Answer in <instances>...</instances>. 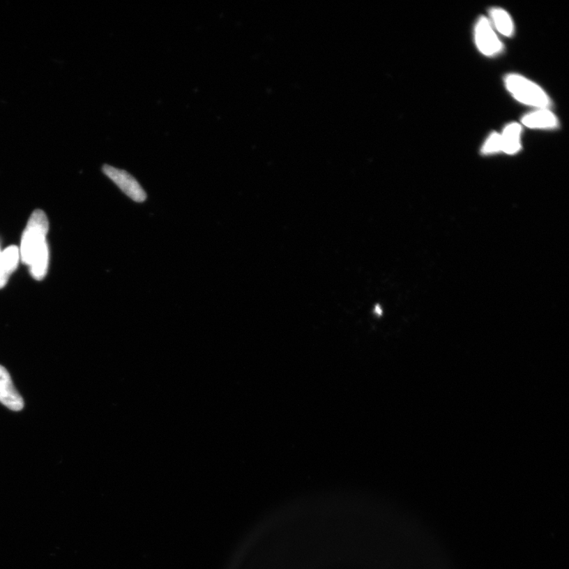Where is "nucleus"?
Returning <instances> with one entry per match:
<instances>
[{
  "instance_id": "f257e3e1",
  "label": "nucleus",
  "mask_w": 569,
  "mask_h": 569,
  "mask_svg": "<svg viewBox=\"0 0 569 569\" xmlns=\"http://www.w3.org/2000/svg\"><path fill=\"white\" fill-rule=\"evenodd\" d=\"M50 224L45 213L36 210L29 218L22 236L20 259L26 265L36 280H43L50 264V251L47 235Z\"/></svg>"
},
{
  "instance_id": "f03ea898",
  "label": "nucleus",
  "mask_w": 569,
  "mask_h": 569,
  "mask_svg": "<svg viewBox=\"0 0 569 569\" xmlns=\"http://www.w3.org/2000/svg\"><path fill=\"white\" fill-rule=\"evenodd\" d=\"M508 91L522 104L538 109H549L552 104L548 94L536 83L518 74L505 77Z\"/></svg>"
},
{
  "instance_id": "7ed1b4c3",
  "label": "nucleus",
  "mask_w": 569,
  "mask_h": 569,
  "mask_svg": "<svg viewBox=\"0 0 569 569\" xmlns=\"http://www.w3.org/2000/svg\"><path fill=\"white\" fill-rule=\"evenodd\" d=\"M103 171L104 174L109 177L130 199L136 203H142L146 199L147 195L144 189L128 172L117 169L109 165H105Z\"/></svg>"
},
{
  "instance_id": "20e7f679",
  "label": "nucleus",
  "mask_w": 569,
  "mask_h": 569,
  "mask_svg": "<svg viewBox=\"0 0 569 569\" xmlns=\"http://www.w3.org/2000/svg\"><path fill=\"white\" fill-rule=\"evenodd\" d=\"M474 40L480 52L485 56L499 55L503 45L492 26L490 20L484 16L478 20L474 27Z\"/></svg>"
},
{
  "instance_id": "39448f33",
  "label": "nucleus",
  "mask_w": 569,
  "mask_h": 569,
  "mask_svg": "<svg viewBox=\"0 0 569 569\" xmlns=\"http://www.w3.org/2000/svg\"><path fill=\"white\" fill-rule=\"evenodd\" d=\"M0 402L11 411H20L24 407L22 397L15 389L9 372L0 365Z\"/></svg>"
},
{
  "instance_id": "423d86ee",
  "label": "nucleus",
  "mask_w": 569,
  "mask_h": 569,
  "mask_svg": "<svg viewBox=\"0 0 569 569\" xmlns=\"http://www.w3.org/2000/svg\"><path fill=\"white\" fill-rule=\"evenodd\" d=\"M521 122L531 129L552 130L559 126V119L549 109H538L524 115Z\"/></svg>"
},
{
  "instance_id": "0eeeda50",
  "label": "nucleus",
  "mask_w": 569,
  "mask_h": 569,
  "mask_svg": "<svg viewBox=\"0 0 569 569\" xmlns=\"http://www.w3.org/2000/svg\"><path fill=\"white\" fill-rule=\"evenodd\" d=\"M20 260V248L15 245L9 246L0 253V289L7 284Z\"/></svg>"
},
{
  "instance_id": "6e6552de",
  "label": "nucleus",
  "mask_w": 569,
  "mask_h": 569,
  "mask_svg": "<svg viewBox=\"0 0 569 569\" xmlns=\"http://www.w3.org/2000/svg\"><path fill=\"white\" fill-rule=\"evenodd\" d=\"M522 126L518 123H511L503 128L501 134L502 152L514 155L520 151L522 148Z\"/></svg>"
},
{
  "instance_id": "1a4fd4ad",
  "label": "nucleus",
  "mask_w": 569,
  "mask_h": 569,
  "mask_svg": "<svg viewBox=\"0 0 569 569\" xmlns=\"http://www.w3.org/2000/svg\"><path fill=\"white\" fill-rule=\"evenodd\" d=\"M490 16L491 25L496 29L498 33L507 38L512 37L515 32L514 22L512 17L506 10L500 8H491Z\"/></svg>"
},
{
  "instance_id": "9d476101",
  "label": "nucleus",
  "mask_w": 569,
  "mask_h": 569,
  "mask_svg": "<svg viewBox=\"0 0 569 569\" xmlns=\"http://www.w3.org/2000/svg\"><path fill=\"white\" fill-rule=\"evenodd\" d=\"M481 152L484 155L502 152L501 134L497 132L490 134L485 142Z\"/></svg>"
},
{
  "instance_id": "9b49d317",
  "label": "nucleus",
  "mask_w": 569,
  "mask_h": 569,
  "mask_svg": "<svg viewBox=\"0 0 569 569\" xmlns=\"http://www.w3.org/2000/svg\"><path fill=\"white\" fill-rule=\"evenodd\" d=\"M1 252H2L1 248H0V253H1Z\"/></svg>"
}]
</instances>
